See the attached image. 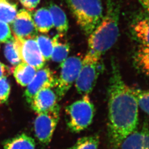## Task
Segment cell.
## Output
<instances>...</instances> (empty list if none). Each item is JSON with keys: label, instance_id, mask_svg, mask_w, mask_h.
<instances>
[{"label": "cell", "instance_id": "29", "mask_svg": "<svg viewBox=\"0 0 149 149\" xmlns=\"http://www.w3.org/2000/svg\"><path fill=\"white\" fill-rule=\"evenodd\" d=\"M140 5L144 8L145 11L149 13V0H138Z\"/></svg>", "mask_w": 149, "mask_h": 149}, {"label": "cell", "instance_id": "17", "mask_svg": "<svg viewBox=\"0 0 149 149\" xmlns=\"http://www.w3.org/2000/svg\"><path fill=\"white\" fill-rule=\"evenodd\" d=\"M133 64L136 69L149 77V46H139L134 54Z\"/></svg>", "mask_w": 149, "mask_h": 149}, {"label": "cell", "instance_id": "16", "mask_svg": "<svg viewBox=\"0 0 149 149\" xmlns=\"http://www.w3.org/2000/svg\"><path fill=\"white\" fill-rule=\"evenodd\" d=\"M49 11L52 17L53 26L60 34H65L69 29V21L64 12L59 6L50 3Z\"/></svg>", "mask_w": 149, "mask_h": 149}, {"label": "cell", "instance_id": "3", "mask_svg": "<svg viewBox=\"0 0 149 149\" xmlns=\"http://www.w3.org/2000/svg\"><path fill=\"white\" fill-rule=\"evenodd\" d=\"M81 29L88 37L103 16L101 0H65Z\"/></svg>", "mask_w": 149, "mask_h": 149}, {"label": "cell", "instance_id": "1", "mask_svg": "<svg viewBox=\"0 0 149 149\" xmlns=\"http://www.w3.org/2000/svg\"><path fill=\"white\" fill-rule=\"evenodd\" d=\"M108 136L114 149L135 132L138 125L139 106L130 88L123 79L119 65L111 59V72L108 89Z\"/></svg>", "mask_w": 149, "mask_h": 149}, {"label": "cell", "instance_id": "12", "mask_svg": "<svg viewBox=\"0 0 149 149\" xmlns=\"http://www.w3.org/2000/svg\"><path fill=\"white\" fill-rule=\"evenodd\" d=\"M120 149H149V127L144 125L140 130H135L124 140Z\"/></svg>", "mask_w": 149, "mask_h": 149}, {"label": "cell", "instance_id": "27", "mask_svg": "<svg viewBox=\"0 0 149 149\" xmlns=\"http://www.w3.org/2000/svg\"><path fill=\"white\" fill-rule=\"evenodd\" d=\"M22 6L27 10L32 11L39 3L40 0H19Z\"/></svg>", "mask_w": 149, "mask_h": 149}, {"label": "cell", "instance_id": "8", "mask_svg": "<svg viewBox=\"0 0 149 149\" xmlns=\"http://www.w3.org/2000/svg\"><path fill=\"white\" fill-rule=\"evenodd\" d=\"M15 38L21 61L36 70L43 68L45 60L38 47L36 38L21 39Z\"/></svg>", "mask_w": 149, "mask_h": 149}, {"label": "cell", "instance_id": "28", "mask_svg": "<svg viewBox=\"0 0 149 149\" xmlns=\"http://www.w3.org/2000/svg\"><path fill=\"white\" fill-rule=\"evenodd\" d=\"M10 74V70L8 66L0 62V79L7 77Z\"/></svg>", "mask_w": 149, "mask_h": 149}, {"label": "cell", "instance_id": "26", "mask_svg": "<svg viewBox=\"0 0 149 149\" xmlns=\"http://www.w3.org/2000/svg\"><path fill=\"white\" fill-rule=\"evenodd\" d=\"M13 38L7 23L0 21V42L7 43Z\"/></svg>", "mask_w": 149, "mask_h": 149}, {"label": "cell", "instance_id": "2", "mask_svg": "<svg viewBox=\"0 0 149 149\" xmlns=\"http://www.w3.org/2000/svg\"><path fill=\"white\" fill-rule=\"evenodd\" d=\"M120 11L118 0H107L105 14L98 26L88 36L87 53L101 59L102 56L117 42L119 35Z\"/></svg>", "mask_w": 149, "mask_h": 149}, {"label": "cell", "instance_id": "23", "mask_svg": "<svg viewBox=\"0 0 149 149\" xmlns=\"http://www.w3.org/2000/svg\"><path fill=\"white\" fill-rule=\"evenodd\" d=\"M4 52L6 58L12 65L17 66L20 63L21 60L18 53L15 38H12L10 40L6 43Z\"/></svg>", "mask_w": 149, "mask_h": 149}, {"label": "cell", "instance_id": "6", "mask_svg": "<svg viewBox=\"0 0 149 149\" xmlns=\"http://www.w3.org/2000/svg\"><path fill=\"white\" fill-rule=\"evenodd\" d=\"M83 58L79 56H72L61 63V71L57 78L55 93L58 101L67 93L77 79L82 64Z\"/></svg>", "mask_w": 149, "mask_h": 149}, {"label": "cell", "instance_id": "13", "mask_svg": "<svg viewBox=\"0 0 149 149\" xmlns=\"http://www.w3.org/2000/svg\"><path fill=\"white\" fill-rule=\"evenodd\" d=\"M136 19L131 26L134 37L141 45L149 46V13Z\"/></svg>", "mask_w": 149, "mask_h": 149}, {"label": "cell", "instance_id": "21", "mask_svg": "<svg viewBox=\"0 0 149 149\" xmlns=\"http://www.w3.org/2000/svg\"><path fill=\"white\" fill-rule=\"evenodd\" d=\"M99 144V135L93 134L79 139L69 149H98Z\"/></svg>", "mask_w": 149, "mask_h": 149}, {"label": "cell", "instance_id": "14", "mask_svg": "<svg viewBox=\"0 0 149 149\" xmlns=\"http://www.w3.org/2000/svg\"><path fill=\"white\" fill-rule=\"evenodd\" d=\"M63 34H58L53 38V52L51 58L56 63H63L68 58L70 47L69 44L63 39Z\"/></svg>", "mask_w": 149, "mask_h": 149}, {"label": "cell", "instance_id": "9", "mask_svg": "<svg viewBox=\"0 0 149 149\" xmlns=\"http://www.w3.org/2000/svg\"><path fill=\"white\" fill-rule=\"evenodd\" d=\"M56 81V76L48 67L39 70L25 91L24 96L27 103L31 105L34 97L40 91L55 87Z\"/></svg>", "mask_w": 149, "mask_h": 149}, {"label": "cell", "instance_id": "10", "mask_svg": "<svg viewBox=\"0 0 149 149\" xmlns=\"http://www.w3.org/2000/svg\"><path fill=\"white\" fill-rule=\"evenodd\" d=\"M11 24L15 37L27 39L36 38L38 36V31L35 27L32 15L26 10L22 9L17 12L16 18Z\"/></svg>", "mask_w": 149, "mask_h": 149}, {"label": "cell", "instance_id": "20", "mask_svg": "<svg viewBox=\"0 0 149 149\" xmlns=\"http://www.w3.org/2000/svg\"><path fill=\"white\" fill-rule=\"evenodd\" d=\"M17 14V7L8 0H0V21L11 24Z\"/></svg>", "mask_w": 149, "mask_h": 149}, {"label": "cell", "instance_id": "25", "mask_svg": "<svg viewBox=\"0 0 149 149\" xmlns=\"http://www.w3.org/2000/svg\"><path fill=\"white\" fill-rule=\"evenodd\" d=\"M11 91L10 85L7 78L0 79V104L5 103L7 101Z\"/></svg>", "mask_w": 149, "mask_h": 149}, {"label": "cell", "instance_id": "11", "mask_svg": "<svg viewBox=\"0 0 149 149\" xmlns=\"http://www.w3.org/2000/svg\"><path fill=\"white\" fill-rule=\"evenodd\" d=\"M58 97L52 88L40 91L34 97L30 106L37 114L48 112L58 106Z\"/></svg>", "mask_w": 149, "mask_h": 149}, {"label": "cell", "instance_id": "4", "mask_svg": "<svg viewBox=\"0 0 149 149\" xmlns=\"http://www.w3.org/2000/svg\"><path fill=\"white\" fill-rule=\"evenodd\" d=\"M66 122L70 131L79 133L88 128L95 114L94 104L88 95H84L65 109Z\"/></svg>", "mask_w": 149, "mask_h": 149}, {"label": "cell", "instance_id": "24", "mask_svg": "<svg viewBox=\"0 0 149 149\" xmlns=\"http://www.w3.org/2000/svg\"><path fill=\"white\" fill-rule=\"evenodd\" d=\"M132 90L139 107L149 116V90L132 88Z\"/></svg>", "mask_w": 149, "mask_h": 149}, {"label": "cell", "instance_id": "18", "mask_svg": "<svg viewBox=\"0 0 149 149\" xmlns=\"http://www.w3.org/2000/svg\"><path fill=\"white\" fill-rule=\"evenodd\" d=\"M37 72V70L28 64L22 63L18 64L13 70L16 81L22 86H27L32 81Z\"/></svg>", "mask_w": 149, "mask_h": 149}, {"label": "cell", "instance_id": "5", "mask_svg": "<svg viewBox=\"0 0 149 149\" xmlns=\"http://www.w3.org/2000/svg\"><path fill=\"white\" fill-rule=\"evenodd\" d=\"M102 70L101 59L86 53L82 59L81 69L75 81L77 92L83 96L88 95L91 93Z\"/></svg>", "mask_w": 149, "mask_h": 149}, {"label": "cell", "instance_id": "22", "mask_svg": "<svg viewBox=\"0 0 149 149\" xmlns=\"http://www.w3.org/2000/svg\"><path fill=\"white\" fill-rule=\"evenodd\" d=\"M38 47L44 60H50L53 52V44L52 39L44 35L37 36L36 38Z\"/></svg>", "mask_w": 149, "mask_h": 149}, {"label": "cell", "instance_id": "19", "mask_svg": "<svg viewBox=\"0 0 149 149\" xmlns=\"http://www.w3.org/2000/svg\"><path fill=\"white\" fill-rule=\"evenodd\" d=\"M4 149H36V143L31 136L22 134L8 140L4 145Z\"/></svg>", "mask_w": 149, "mask_h": 149}, {"label": "cell", "instance_id": "15", "mask_svg": "<svg viewBox=\"0 0 149 149\" xmlns=\"http://www.w3.org/2000/svg\"><path fill=\"white\" fill-rule=\"evenodd\" d=\"M33 22L37 30L43 33L49 32L53 27V22L49 10L42 7L33 15Z\"/></svg>", "mask_w": 149, "mask_h": 149}, {"label": "cell", "instance_id": "7", "mask_svg": "<svg viewBox=\"0 0 149 149\" xmlns=\"http://www.w3.org/2000/svg\"><path fill=\"white\" fill-rule=\"evenodd\" d=\"M59 105L48 112L38 114L34 123V132L38 140L44 145L51 141L60 119Z\"/></svg>", "mask_w": 149, "mask_h": 149}]
</instances>
